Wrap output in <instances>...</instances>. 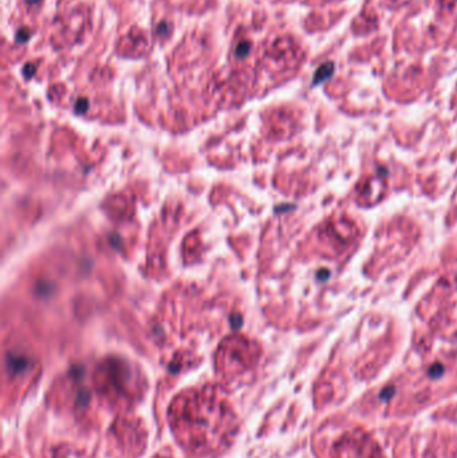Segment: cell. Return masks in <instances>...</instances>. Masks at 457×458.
Here are the masks:
<instances>
[{
	"label": "cell",
	"mask_w": 457,
	"mask_h": 458,
	"mask_svg": "<svg viewBox=\"0 0 457 458\" xmlns=\"http://www.w3.org/2000/svg\"><path fill=\"white\" fill-rule=\"evenodd\" d=\"M228 409L220 401H213L211 398H204L200 394H193V397H184L176 401L173 404V425L176 430L187 428L189 425H196V428L184 434L188 437L185 442L191 448L209 445L211 441L221 431L213 429V426H220L223 422H228Z\"/></svg>",
	"instance_id": "cell-1"
}]
</instances>
